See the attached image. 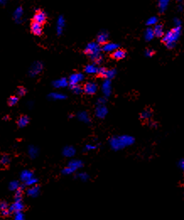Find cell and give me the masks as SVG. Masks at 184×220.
Returning a JSON list of instances; mask_svg holds the SVG:
<instances>
[{
    "mask_svg": "<svg viewBox=\"0 0 184 220\" xmlns=\"http://www.w3.org/2000/svg\"><path fill=\"white\" fill-rule=\"evenodd\" d=\"M48 97L50 99H54V100H62V99H66V96H65L64 94H61V93H57V92L51 93L48 95Z\"/></svg>",
    "mask_w": 184,
    "mask_h": 220,
    "instance_id": "obj_27",
    "label": "cell"
},
{
    "mask_svg": "<svg viewBox=\"0 0 184 220\" xmlns=\"http://www.w3.org/2000/svg\"><path fill=\"white\" fill-rule=\"evenodd\" d=\"M116 74V69H106V73H105V76L104 78H106V79H111V78H114Z\"/></svg>",
    "mask_w": 184,
    "mask_h": 220,
    "instance_id": "obj_30",
    "label": "cell"
},
{
    "mask_svg": "<svg viewBox=\"0 0 184 220\" xmlns=\"http://www.w3.org/2000/svg\"><path fill=\"white\" fill-rule=\"evenodd\" d=\"M154 54V51L151 49H147L145 51V56H152Z\"/></svg>",
    "mask_w": 184,
    "mask_h": 220,
    "instance_id": "obj_44",
    "label": "cell"
},
{
    "mask_svg": "<svg viewBox=\"0 0 184 220\" xmlns=\"http://www.w3.org/2000/svg\"><path fill=\"white\" fill-rule=\"evenodd\" d=\"M154 36V31H153V29L152 28H147L145 32H144V39L147 40V41H149L151 40Z\"/></svg>",
    "mask_w": 184,
    "mask_h": 220,
    "instance_id": "obj_29",
    "label": "cell"
},
{
    "mask_svg": "<svg viewBox=\"0 0 184 220\" xmlns=\"http://www.w3.org/2000/svg\"><path fill=\"white\" fill-rule=\"evenodd\" d=\"M30 30L35 35H41L42 34V26L41 24L33 21L30 24Z\"/></svg>",
    "mask_w": 184,
    "mask_h": 220,
    "instance_id": "obj_12",
    "label": "cell"
},
{
    "mask_svg": "<svg viewBox=\"0 0 184 220\" xmlns=\"http://www.w3.org/2000/svg\"><path fill=\"white\" fill-rule=\"evenodd\" d=\"M78 118L79 119V121L85 122V123H89L90 121V117L86 111H80L78 114Z\"/></svg>",
    "mask_w": 184,
    "mask_h": 220,
    "instance_id": "obj_26",
    "label": "cell"
},
{
    "mask_svg": "<svg viewBox=\"0 0 184 220\" xmlns=\"http://www.w3.org/2000/svg\"><path fill=\"white\" fill-rule=\"evenodd\" d=\"M38 182V180L37 178L35 177H32L31 179H30L29 180H27L26 182H24V185H26V186H33V185H35L36 184H37Z\"/></svg>",
    "mask_w": 184,
    "mask_h": 220,
    "instance_id": "obj_37",
    "label": "cell"
},
{
    "mask_svg": "<svg viewBox=\"0 0 184 220\" xmlns=\"http://www.w3.org/2000/svg\"><path fill=\"white\" fill-rule=\"evenodd\" d=\"M179 167H180L181 169H183V159H181L180 162H179Z\"/></svg>",
    "mask_w": 184,
    "mask_h": 220,
    "instance_id": "obj_49",
    "label": "cell"
},
{
    "mask_svg": "<svg viewBox=\"0 0 184 220\" xmlns=\"http://www.w3.org/2000/svg\"><path fill=\"white\" fill-rule=\"evenodd\" d=\"M97 84L93 82H89V83H85V85L83 88V91L84 93H86L87 94H94L97 91Z\"/></svg>",
    "mask_w": 184,
    "mask_h": 220,
    "instance_id": "obj_7",
    "label": "cell"
},
{
    "mask_svg": "<svg viewBox=\"0 0 184 220\" xmlns=\"http://www.w3.org/2000/svg\"><path fill=\"white\" fill-rule=\"evenodd\" d=\"M20 180L23 182H26L27 180H29L30 179H31L32 177H34V174H33V172L30 171V170H28V169H25V170H23V171L20 173Z\"/></svg>",
    "mask_w": 184,
    "mask_h": 220,
    "instance_id": "obj_15",
    "label": "cell"
},
{
    "mask_svg": "<svg viewBox=\"0 0 184 220\" xmlns=\"http://www.w3.org/2000/svg\"><path fill=\"white\" fill-rule=\"evenodd\" d=\"M118 47H119L118 44L113 42H109L104 44V46H103L101 50L104 51H107V52H113L114 51H116V49H118Z\"/></svg>",
    "mask_w": 184,
    "mask_h": 220,
    "instance_id": "obj_13",
    "label": "cell"
},
{
    "mask_svg": "<svg viewBox=\"0 0 184 220\" xmlns=\"http://www.w3.org/2000/svg\"><path fill=\"white\" fill-rule=\"evenodd\" d=\"M68 167H70L74 170H77L79 168H82L83 167V162L81 160H78V159H73L71 160L68 164Z\"/></svg>",
    "mask_w": 184,
    "mask_h": 220,
    "instance_id": "obj_19",
    "label": "cell"
},
{
    "mask_svg": "<svg viewBox=\"0 0 184 220\" xmlns=\"http://www.w3.org/2000/svg\"><path fill=\"white\" fill-rule=\"evenodd\" d=\"M174 24H175V26L176 27L181 26V21L178 19V18H175V19H174Z\"/></svg>",
    "mask_w": 184,
    "mask_h": 220,
    "instance_id": "obj_46",
    "label": "cell"
},
{
    "mask_svg": "<svg viewBox=\"0 0 184 220\" xmlns=\"http://www.w3.org/2000/svg\"><path fill=\"white\" fill-rule=\"evenodd\" d=\"M9 162H10V158L8 155H3L0 159V164L2 165H7L9 164Z\"/></svg>",
    "mask_w": 184,
    "mask_h": 220,
    "instance_id": "obj_38",
    "label": "cell"
},
{
    "mask_svg": "<svg viewBox=\"0 0 184 220\" xmlns=\"http://www.w3.org/2000/svg\"><path fill=\"white\" fill-rule=\"evenodd\" d=\"M75 148L72 147V146H67L63 148L62 150V154L65 156V157H68V158H71L73 157L74 154H75Z\"/></svg>",
    "mask_w": 184,
    "mask_h": 220,
    "instance_id": "obj_18",
    "label": "cell"
},
{
    "mask_svg": "<svg viewBox=\"0 0 184 220\" xmlns=\"http://www.w3.org/2000/svg\"><path fill=\"white\" fill-rule=\"evenodd\" d=\"M76 177H78L79 179L81 180H83V181H86L88 179H89V175L86 174V173H79L78 174H77V176Z\"/></svg>",
    "mask_w": 184,
    "mask_h": 220,
    "instance_id": "obj_40",
    "label": "cell"
},
{
    "mask_svg": "<svg viewBox=\"0 0 184 220\" xmlns=\"http://www.w3.org/2000/svg\"><path fill=\"white\" fill-rule=\"evenodd\" d=\"M18 101H19L18 97L15 96V95H13V96H11L8 98V104L10 105V106H14V105H15L17 103H18Z\"/></svg>",
    "mask_w": 184,
    "mask_h": 220,
    "instance_id": "obj_35",
    "label": "cell"
},
{
    "mask_svg": "<svg viewBox=\"0 0 184 220\" xmlns=\"http://www.w3.org/2000/svg\"><path fill=\"white\" fill-rule=\"evenodd\" d=\"M53 86L57 89H61V88H65L68 85V81L66 78H61L59 79H57L55 80L53 83H52Z\"/></svg>",
    "mask_w": 184,
    "mask_h": 220,
    "instance_id": "obj_14",
    "label": "cell"
},
{
    "mask_svg": "<svg viewBox=\"0 0 184 220\" xmlns=\"http://www.w3.org/2000/svg\"><path fill=\"white\" fill-rule=\"evenodd\" d=\"M19 187H20V185L18 180H13L8 185V189L10 190H14V191L18 190Z\"/></svg>",
    "mask_w": 184,
    "mask_h": 220,
    "instance_id": "obj_31",
    "label": "cell"
},
{
    "mask_svg": "<svg viewBox=\"0 0 184 220\" xmlns=\"http://www.w3.org/2000/svg\"><path fill=\"white\" fill-rule=\"evenodd\" d=\"M168 4H169V1L168 0H160L158 2V8H159V10H160V13H163V12H165L166 10Z\"/></svg>",
    "mask_w": 184,
    "mask_h": 220,
    "instance_id": "obj_28",
    "label": "cell"
},
{
    "mask_svg": "<svg viewBox=\"0 0 184 220\" xmlns=\"http://www.w3.org/2000/svg\"><path fill=\"white\" fill-rule=\"evenodd\" d=\"M151 111L149 110H143V112L141 113L140 115V117L142 120H148V119H149L150 117H151Z\"/></svg>",
    "mask_w": 184,
    "mask_h": 220,
    "instance_id": "obj_33",
    "label": "cell"
},
{
    "mask_svg": "<svg viewBox=\"0 0 184 220\" xmlns=\"http://www.w3.org/2000/svg\"><path fill=\"white\" fill-rule=\"evenodd\" d=\"M5 3H6L5 0H0V4H2V5H4Z\"/></svg>",
    "mask_w": 184,
    "mask_h": 220,
    "instance_id": "obj_50",
    "label": "cell"
},
{
    "mask_svg": "<svg viewBox=\"0 0 184 220\" xmlns=\"http://www.w3.org/2000/svg\"><path fill=\"white\" fill-rule=\"evenodd\" d=\"M111 56H112V58L116 60L123 59L125 56H126V52L123 50H122V49L118 48L111 53Z\"/></svg>",
    "mask_w": 184,
    "mask_h": 220,
    "instance_id": "obj_16",
    "label": "cell"
},
{
    "mask_svg": "<svg viewBox=\"0 0 184 220\" xmlns=\"http://www.w3.org/2000/svg\"><path fill=\"white\" fill-rule=\"evenodd\" d=\"M43 69V64L42 62L36 61V62H33L30 67L29 68V75L30 77H35L38 74H40Z\"/></svg>",
    "mask_w": 184,
    "mask_h": 220,
    "instance_id": "obj_4",
    "label": "cell"
},
{
    "mask_svg": "<svg viewBox=\"0 0 184 220\" xmlns=\"http://www.w3.org/2000/svg\"><path fill=\"white\" fill-rule=\"evenodd\" d=\"M100 52H101V48L100 47V45L97 42H95V41L87 44L86 47L84 49V53L89 55V57L94 56L95 54L100 53Z\"/></svg>",
    "mask_w": 184,
    "mask_h": 220,
    "instance_id": "obj_3",
    "label": "cell"
},
{
    "mask_svg": "<svg viewBox=\"0 0 184 220\" xmlns=\"http://www.w3.org/2000/svg\"><path fill=\"white\" fill-rule=\"evenodd\" d=\"M29 121H30V119H29L27 115H21L17 121V125L19 127H24V126H27Z\"/></svg>",
    "mask_w": 184,
    "mask_h": 220,
    "instance_id": "obj_23",
    "label": "cell"
},
{
    "mask_svg": "<svg viewBox=\"0 0 184 220\" xmlns=\"http://www.w3.org/2000/svg\"><path fill=\"white\" fill-rule=\"evenodd\" d=\"M14 220H24V217L23 212H18L14 213Z\"/></svg>",
    "mask_w": 184,
    "mask_h": 220,
    "instance_id": "obj_41",
    "label": "cell"
},
{
    "mask_svg": "<svg viewBox=\"0 0 184 220\" xmlns=\"http://www.w3.org/2000/svg\"><path fill=\"white\" fill-rule=\"evenodd\" d=\"M108 39V34L106 31H100L97 35V43L98 44H106Z\"/></svg>",
    "mask_w": 184,
    "mask_h": 220,
    "instance_id": "obj_21",
    "label": "cell"
},
{
    "mask_svg": "<svg viewBox=\"0 0 184 220\" xmlns=\"http://www.w3.org/2000/svg\"><path fill=\"white\" fill-rule=\"evenodd\" d=\"M23 13H24V10L21 7H18V8L14 11V13H13V17L14 19L16 20L17 22H19L21 20V18L23 16Z\"/></svg>",
    "mask_w": 184,
    "mask_h": 220,
    "instance_id": "obj_25",
    "label": "cell"
},
{
    "mask_svg": "<svg viewBox=\"0 0 184 220\" xmlns=\"http://www.w3.org/2000/svg\"><path fill=\"white\" fill-rule=\"evenodd\" d=\"M26 93V89L24 87H19L17 89V94H19V96H24Z\"/></svg>",
    "mask_w": 184,
    "mask_h": 220,
    "instance_id": "obj_42",
    "label": "cell"
},
{
    "mask_svg": "<svg viewBox=\"0 0 184 220\" xmlns=\"http://www.w3.org/2000/svg\"><path fill=\"white\" fill-rule=\"evenodd\" d=\"M153 31H154V36H157V37H163V35H165L163 26L161 24H155L154 29H153Z\"/></svg>",
    "mask_w": 184,
    "mask_h": 220,
    "instance_id": "obj_20",
    "label": "cell"
},
{
    "mask_svg": "<svg viewBox=\"0 0 184 220\" xmlns=\"http://www.w3.org/2000/svg\"><path fill=\"white\" fill-rule=\"evenodd\" d=\"M65 26V19L63 18L62 15L58 17L57 22V35H59L62 33V30H63V27Z\"/></svg>",
    "mask_w": 184,
    "mask_h": 220,
    "instance_id": "obj_17",
    "label": "cell"
},
{
    "mask_svg": "<svg viewBox=\"0 0 184 220\" xmlns=\"http://www.w3.org/2000/svg\"><path fill=\"white\" fill-rule=\"evenodd\" d=\"M181 31V27H174L172 30H169L163 35L162 40L165 43L167 48H173L176 45V41L180 37Z\"/></svg>",
    "mask_w": 184,
    "mask_h": 220,
    "instance_id": "obj_2",
    "label": "cell"
},
{
    "mask_svg": "<svg viewBox=\"0 0 184 220\" xmlns=\"http://www.w3.org/2000/svg\"><path fill=\"white\" fill-rule=\"evenodd\" d=\"M109 142H110L111 148L116 151L123 149L126 147L133 144L134 142V138L128 135H122V136L111 137Z\"/></svg>",
    "mask_w": 184,
    "mask_h": 220,
    "instance_id": "obj_1",
    "label": "cell"
},
{
    "mask_svg": "<svg viewBox=\"0 0 184 220\" xmlns=\"http://www.w3.org/2000/svg\"><path fill=\"white\" fill-rule=\"evenodd\" d=\"M71 90L74 93V94H81L82 92H83V88H81V86L78 85V84H77V85H73V86H71Z\"/></svg>",
    "mask_w": 184,
    "mask_h": 220,
    "instance_id": "obj_36",
    "label": "cell"
},
{
    "mask_svg": "<svg viewBox=\"0 0 184 220\" xmlns=\"http://www.w3.org/2000/svg\"><path fill=\"white\" fill-rule=\"evenodd\" d=\"M22 193H23V186H20L18 190H15V194H14L15 201H22Z\"/></svg>",
    "mask_w": 184,
    "mask_h": 220,
    "instance_id": "obj_32",
    "label": "cell"
},
{
    "mask_svg": "<svg viewBox=\"0 0 184 220\" xmlns=\"http://www.w3.org/2000/svg\"><path fill=\"white\" fill-rule=\"evenodd\" d=\"M8 208V203L4 201H0V212L3 210H6Z\"/></svg>",
    "mask_w": 184,
    "mask_h": 220,
    "instance_id": "obj_43",
    "label": "cell"
},
{
    "mask_svg": "<svg viewBox=\"0 0 184 220\" xmlns=\"http://www.w3.org/2000/svg\"><path fill=\"white\" fill-rule=\"evenodd\" d=\"M24 208V205L22 201H14V203L12 204L11 206L8 207V211L11 212H22Z\"/></svg>",
    "mask_w": 184,
    "mask_h": 220,
    "instance_id": "obj_8",
    "label": "cell"
},
{
    "mask_svg": "<svg viewBox=\"0 0 184 220\" xmlns=\"http://www.w3.org/2000/svg\"><path fill=\"white\" fill-rule=\"evenodd\" d=\"M26 194L30 197H37L40 194V187L36 185L30 186L26 190Z\"/></svg>",
    "mask_w": 184,
    "mask_h": 220,
    "instance_id": "obj_11",
    "label": "cell"
},
{
    "mask_svg": "<svg viewBox=\"0 0 184 220\" xmlns=\"http://www.w3.org/2000/svg\"><path fill=\"white\" fill-rule=\"evenodd\" d=\"M95 115L98 118H105L108 113V110L105 105H98L95 108Z\"/></svg>",
    "mask_w": 184,
    "mask_h": 220,
    "instance_id": "obj_9",
    "label": "cell"
},
{
    "mask_svg": "<svg viewBox=\"0 0 184 220\" xmlns=\"http://www.w3.org/2000/svg\"><path fill=\"white\" fill-rule=\"evenodd\" d=\"M75 172V170L74 169H73L72 168H70V167H66V168H64V169L62 170V173L63 174H73V173H74Z\"/></svg>",
    "mask_w": 184,
    "mask_h": 220,
    "instance_id": "obj_39",
    "label": "cell"
},
{
    "mask_svg": "<svg viewBox=\"0 0 184 220\" xmlns=\"http://www.w3.org/2000/svg\"><path fill=\"white\" fill-rule=\"evenodd\" d=\"M106 101V98H100V99H98V105H105Z\"/></svg>",
    "mask_w": 184,
    "mask_h": 220,
    "instance_id": "obj_48",
    "label": "cell"
},
{
    "mask_svg": "<svg viewBox=\"0 0 184 220\" xmlns=\"http://www.w3.org/2000/svg\"><path fill=\"white\" fill-rule=\"evenodd\" d=\"M0 214L2 215V216H8V215L10 214V212L8 211V209L1 211V212H0Z\"/></svg>",
    "mask_w": 184,
    "mask_h": 220,
    "instance_id": "obj_47",
    "label": "cell"
},
{
    "mask_svg": "<svg viewBox=\"0 0 184 220\" xmlns=\"http://www.w3.org/2000/svg\"><path fill=\"white\" fill-rule=\"evenodd\" d=\"M33 19H34V22H36L38 24H42L46 20V13L43 10L38 9V10H36L35 14H34Z\"/></svg>",
    "mask_w": 184,
    "mask_h": 220,
    "instance_id": "obj_6",
    "label": "cell"
},
{
    "mask_svg": "<svg viewBox=\"0 0 184 220\" xmlns=\"http://www.w3.org/2000/svg\"><path fill=\"white\" fill-rule=\"evenodd\" d=\"M38 153H39V149H38L37 147L35 146H33V145H30L28 148V154L30 155V157L31 158H35L38 156Z\"/></svg>",
    "mask_w": 184,
    "mask_h": 220,
    "instance_id": "obj_24",
    "label": "cell"
},
{
    "mask_svg": "<svg viewBox=\"0 0 184 220\" xmlns=\"http://www.w3.org/2000/svg\"><path fill=\"white\" fill-rule=\"evenodd\" d=\"M101 91L105 96H109L111 93V83L109 79H106L101 85Z\"/></svg>",
    "mask_w": 184,
    "mask_h": 220,
    "instance_id": "obj_10",
    "label": "cell"
},
{
    "mask_svg": "<svg viewBox=\"0 0 184 220\" xmlns=\"http://www.w3.org/2000/svg\"><path fill=\"white\" fill-rule=\"evenodd\" d=\"M84 76L81 72H78V73H73L69 76L68 81V84H70V86L77 85L78 83L84 80Z\"/></svg>",
    "mask_w": 184,
    "mask_h": 220,
    "instance_id": "obj_5",
    "label": "cell"
},
{
    "mask_svg": "<svg viewBox=\"0 0 184 220\" xmlns=\"http://www.w3.org/2000/svg\"><path fill=\"white\" fill-rule=\"evenodd\" d=\"M157 22H158V18L155 16H152L147 19L146 24L148 25V26H152V25H155V24H157Z\"/></svg>",
    "mask_w": 184,
    "mask_h": 220,
    "instance_id": "obj_34",
    "label": "cell"
},
{
    "mask_svg": "<svg viewBox=\"0 0 184 220\" xmlns=\"http://www.w3.org/2000/svg\"><path fill=\"white\" fill-rule=\"evenodd\" d=\"M98 68L99 67L94 63L93 64H88L86 67H84V72L86 73H89V74H95V73H97Z\"/></svg>",
    "mask_w": 184,
    "mask_h": 220,
    "instance_id": "obj_22",
    "label": "cell"
},
{
    "mask_svg": "<svg viewBox=\"0 0 184 220\" xmlns=\"http://www.w3.org/2000/svg\"><path fill=\"white\" fill-rule=\"evenodd\" d=\"M96 147H97V146H95V145L87 144L86 146H85V148H86V150H93V149H95Z\"/></svg>",
    "mask_w": 184,
    "mask_h": 220,
    "instance_id": "obj_45",
    "label": "cell"
}]
</instances>
